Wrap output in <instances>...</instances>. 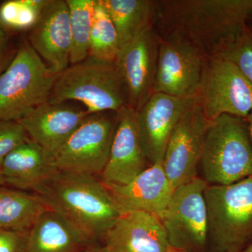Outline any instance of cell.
Instances as JSON below:
<instances>
[{"label":"cell","mask_w":252,"mask_h":252,"mask_svg":"<svg viewBox=\"0 0 252 252\" xmlns=\"http://www.w3.org/2000/svg\"><path fill=\"white\" fill-rule=\"evenodd\" d=\"M162 163L151 165L130 183L103 184L120 215L144 212L159 216L165 210L174 190Z\"/></svg>","instance_id":"obj_18"},{"label":"cell","mask_w":252,"mask_h":252,"mask_svg":"<svg viewBox=\"0 0 252 252\" xmlns=\"http://www.w3.org/2000/svg\"><path fill=\"white\" fill-rule=\"evenodd\" d=\"M29 138L18 122H0V167L5 158Z\"/></svg>","instance_id":"obj_27"},{"label":"cell","mask_w":252,"mask_h":252,"mask_svg":"<svg viewBox=\"0 0 252 252\" xmlns=\"http://www.w3.org/2000/svg\"><path fill=\"white\" fill-rule=\"evenodd\" d=\"M83 252H109V251L105 246H89Z\"/></svg>","instance_id":"obj_30"},{"label":"cell","mask_w":252,"mask_h":252,"mask_svg":"<svg viewBox=\"0 0 252 252\" xmlns=\"http://www.w3.org/2000/svg\"><path fill=\"white\" fill-rule=\"evenodd\" d=\"M159 37L154 94L180 97L196 96L208 58L198 46L178 33H165Z\"/></svg>","instance_id":"obj_8"},{"label":"cell","mask_w":252,"mask_h":252,"mask_svg":"<svg viewBox=\"0 0 252 252\" xmlns=\"http://www.w3.org/2000/svg\"><path fill=\"white\" fill-rule=\"evenodd\" d=\"M56 170L52 159L30 138L5 158L0 167L5 185L32 191Z\"/></svg>","instance_id":"obj_19"},{"label":"cell","mask_w":252,"mask_h":252,"mask_svg":"<svg viewBox=\"0 0 252 252\" xmlns=\"http://www.w3.org/2000/svg\"><path fill=\"white\" fill-rule=\"evenodd\" d=\"M148 163L139 135L137 112L126 106L117 113L110 154L101 180L109 185H127L148 168Z\"/></svg>","instance_id":"obj_15"},{"label":"cell","mask_w":252,"mask_h":252,"mask_svg":"<svg viewBox=\"0 0 252 252\" xmlns=\"http://www.w3.org/2000/svg\"><path fill=\"white\" fill-rule=\"evenodd\" d=\"M119 50V36L114 23L100 1L96 0L89 56L114 62Z\"/></svg>","instance_id":"obj_24"},{"label":"cell","mask_w":252,"mask_h":252,"mask_svg":"<svg viewBox=\"0 0 252 252\" xmlns=\"http://www.w3.org/2000/svg\"><path fill=\"white\" fill-rule=\"evenodd\" d=\"M6 61H7V59H6L5 52L4 54L0 55V74H1L5 69V64H6Z\"/></svg>","instance_id":"obj_31"},{"label":"cell","mask_w":252,"mask_h":252,"mask_svg":"<svg viewBox=\"0 0 252 252\" xmlns=\"http://www.w3.org/2000/svg\"><path fill=\"white\" fill-rule=\"evenodd\" d=\"M5 185V182L4 178H3L2 176H1V174H0V186H4Z\"/></svg>","instance_id":"obj_34"},{"label":"cell","mask_w":252,"mask_h":252,"mask_svg":"<svg viewBox=\"0 0 252 252\" xmlns=\"http://www.w3.org/2000/svg\"><path fill=\"white\" fill-rule=\"evenodd\" d=\"M117 126L103 113L89 114L53 159L60 171L101 175L107 165Z\"/></svg>","instance_id":"obj_9"},{"label":"cell","mask_w":252,"mask_h":252,"mask_svg":"<svg viewBox=\"0 0 252 252\" xmlns=\"http://www.w3.org/2000/svg\"><path fill=\"white\" fill-rule=\"evenodd\" d=\"M49 101H77L89 114L117 113L127 105L115 63L90 56L59 74Z\"/></svg>","instance_id":"obj_4"},{"label":"cell","mask_w":252,"mask_h":252,"mask_svg":"<svg viewBox=\"0 0 252 252\" xmlns=\"http://www.w3.org/2000/svg\"><path fill=\"white\" fill-rule=\"evenodd\" d=\"M225 252H240V250H238V249H232V250H229V251Z\"/></svg>","instance_id":"obj_35"},{"label":"cell","mask_w":252,"mask_h":252,"mask_svg":"<svg viewBox=\"0 0 252 252\" xmlns=\"http://www.w3.org/2000/svg\"><path fill=\"white\" fill-rule=\"evenodd\" d=\"M248 23H250V24L252 26V14L251 16H250V19H249Z\"/></svg>","instance_id":"obj_36"},{"label":"cell","mask_w":252,"mask_h":252,"mask_svg":"<svg viewBox=\"0 0 252 252\" xmlns=\"http://www.w3.org/2000/svg\"><path fill=\"white\" fill-rule=\"evenodd\" d=\"M49 0H9L0 6V21L16 31L31 30L37 23Z\"/></svg>","instance_id":"obj_25"},{"label":"cell","mask_w":252,"mask_h":252,"mask_svg":"<svg viewBox=\"0 0 252 252\" xmlns=\"http://www.w3.org/2000/svg\"><path fill=\"white\" fill-rule=\"evenodd\" d=\"M216 56L234 63L252 85V26L248 23L240 35Z\"/></svg>","instance_id":"obj_26"},{"label":"cell","mask_w":252,"mask_h":252,"mask_svg":"<svg viewBox=\"0 0 252 252\" xmlns=\"http://www.w3.org/2000/svg\"><path fill=\"white\" fill-rule=\"evenodd\" d=\"M89 112L69 102L48 101L20 119L29 138L39 146L51 159L62 148Z\"/></svg>","instance_id":"obj_14"},{"label":"cell","mask_w":252,"mask_h":252,"mask_svg":"<svg viewBox=\"0 0 252 252\" xmlns=\"http://www.w3.org/2000/svg\"><path fill=\"white\" fill-rule=\"evenodd\" d=\"M240 252H252V245L248 247V248L244 249V250H242Z\"/></svg>","instance_id":"obj_33"},{"label":"cell","mask_w":252,"mask_h":252,"mask_svg":"<svg viewBox=\"0 0 252 252\" xmlns=\"http://www.w3.org/2000/svg\"><path fill=\"white\" fill-rule=\"evenodd\" d=\"M69 7L72 36L70 64L89 57L96 0H66Z\"/></svg>","instance_id":"obj_23"},{"label":"cell","mask_w":252,"mask_h":252,"mask_svg":"<svg viewBox=\"0 0 252 252\" xmlns=\"http://www.w3.org/2000/svg\"><path fill=\"white\" fill-rule=\"evenodd\" d=\"M207 186L198 177L179 186L158 216L169 241L179 251L188 252L206 245L208 230L204 192Z\"/></svg>","instance_id":"obj_10"},{"label":"cell","mask_w":252,"mask_h":252,"mask_svg":"<svg viewBox=\"0 0 252 252\" xmlns=\"http://www.w3.org/2000/svg\"><path fill=\"white\" fill-rule=\"evenodd\" d=\"M160 37L147 28L119 50L115 65L128 107L137 112L154 94Z\"/></svg>","instance_id":"obj_11"},{"label":"cell","mask_w":252,"mask_h":252,"mask_svg":"<svg viewBox=\"0 0 252 252\" xmlns=\"http://www.w3.org/2000/svg\"><path fill=\"white\" fill-rule=\"evenodd\" d=\"M207 124L197 99L172 131L162 165L174 189L197 177Z\"/></svg>","instance_id":"obj_12"},{"label":"cell","mask_w":252,"mask_h":252,"mask_svg":"<svg viewBox=\"0 0 252 252\" xmlns=\"http://www.w3.org/2000/svg\"><path fill=\"white\" fill-rule=\"evenodd\" d=\"M28 233L0 228V252H25Z\"/></svg>","instance_id":"obj_28"},{"label":"cell","mask_w":252,"mask_h":252,"mask_svg":"<svg viewBox=\"0 0 252 252\" xmlns=\"http://www.w3.org/2000/svg\"><path fill=\"white\" fill-rule=\"evenodd\" d=\"M197 101V95L180 97L154 94L137 112L139 135L150 165L162 163L167 142L184 113Z\"/></svg>","instance_id":"obj_13"},{"label":"cell","mask_w":252,"mask_h":252,"mask_svg":"<svg viewBox=\"0 0 252 252\" xmlns=\"http://www.w3.org/2000/svg\"><path fill=\"white\" fill-rule=\"evenodd\" d=\"M91 243L65 219L48 209L28 232L25 252H83Z\"/></svg>","instance_id":"obj_20"},{"label":"cell","mask_w":252,"mask_h":252,"mask_svg":"<svg viewBox=\"0 0 252 252\" xmlns=\"http://www.w3.org/2000/svg\"><path fill=\"white\" fill-rule=\"evenodd\" d=\"M58 76L29 42L23 43L0 74V122H18L48 102Z\"/></svg>","instance_id":"obj_5"},{"label":"cell","mask_w":252,"mask_h":252,"mask_svg":"<svg viewBox=\"0 0 252 252\" xmlns=\"http://www.w3.org/2000/svg\"><path fill=\"white\" fill-rule=\"evenodd\" d=\"M158 4L159 35L182 34L207 58L236 39L252 14V0H162Z\"/></svg>","instance_id":"obj_1"},{"label":"cell","mask_w":252,"mask_h":252,"mask_svg":"<svg viewBox=\"0 0 252 252\" xmlns=\"http://www.w3.org/2000/svg\"><path fill=\"white\" fill-rule=\"evenodd\" d=\"M208 239L217 252L252 245V177L229 185H208L204 192Z\"/></svg>","instance_id":"obj_6"},{"label":"cell","mask_w":252,"mask_h":252,"mask_svg":"<svg viewBox=\"0 0 252 252\" xmlns=\"http://www.w3.org/2000/svg\"><path fill=\"white\" fill-rule=\"evenodd\" d=\"M32 192L92 243L104 238L121 215L103 182L94 175L57 170Z\"/></svg>","instance_id":"obj_2"},{"label":"cell","mask_w":252,"mask_h":252,"mask_svg":"<svg viewBox=\"0 0 252 252\" xmlns=\"http://www.w3.org/2000/svg\"><path fill=\"white\" fill-rule=\"evenodd\" d=\"M199 165L207 185H229L252 177L248 119L224 114L208 122Z\"/></svg>","instance_id":"obj_3"},{"label":"cell","mask_w":252,"mask_h":252,"mask_svg":"<svg viewBox=\"0 0 252 252\" xmlns=\"http://www.w3.org/2000/svg\"><path fill=\"white\" fill-rule=\"evenodd\" d=\"M29 41L58 75L70 65L72 36L67 1L49 0L37 23L30 32Z\"/></svg>","instance_id":"obj_16"},{"label":"cell","mask_w":252,"mask_h":252,"mask_svg":"<svg viewBox=\"0 0 252 252\" xmlns=\"http://www.w3.org/2000/svg\"><path fill=\"white\" fill-rule=\"evenodd\" d=\"M197 99L208 122L224 114L248 119L252 111V85L230 60L208 58Z\"/></svg>","instance_id":"obj_7"},{"label":"cell","mask_w":252,"mask_h":252,"mask_svg":"<svg viewBox=\"0 0 252 252\" xmlns=\"http://www.w3.org/2000/svg\"><path fill=\"white\" fill-rule=\"evenodd\" d=\"M117 30L120 49L147 28L154 27L158 18V1L99 0Z\"/></svg>","instance_id":"obj_21"},{"label":"cell","mask_w":252,"mask_h":252,"mask_svg":"<svg viewBox=\"0 0 252 252\" xmlns=\"http://www.w3.org/2000/svg\"><path fill=\"white\" fill-rule=\"evenodd\" d=\"M6 43H7V36L5 32L4 26L0 21V55L4 54Z\"/></svg>","instance_id":"obj_29"},{"label":"cell","mask_w":252,"mask_h":252,"mask_svg":"<svg viewBox=\"0 0 252 252\" xmlns=\"http://www.w3.org/2000/svg\"><path fill=\"white\" fill-rule=\"evenodd\" d=\"M48 210L35 193L0 187V228L28 233L39 217Z\"/></svg>","instance_id":"obj_22"},{"label":"cell","mask_w":252,"mask_h":252,"mask_svg":"<svg viewBox=\"0 0 252 252\" xmlns=\"http://www.w3.org/2000/svg\"><path fill=\"white\" fill-rule=\"evenodd\" d=\"M248 120L249 122V124H250V132H251V136L252 139V112L250 113V115H249Z\"/></svg>","instance_id":"obj_32"},{"label":"cell","mask_w":252,"mask_h":252,"mask_svg":"<svg viewBox=\"0 0 252 252\" xmlns=\"http://www.w3.org/2000/svg\"><path fill=\"white\" fill-rule=\"evenodd\" d=\"M104 239L109 252H184L170 244L159 217L147 212L120 215Z\"/></svg>","instance_id":"obj_17"}]
</instances>
